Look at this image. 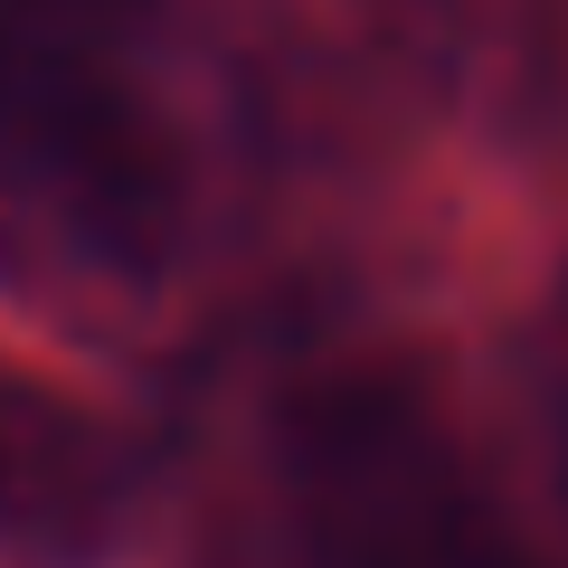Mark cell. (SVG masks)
<instances>
[{"instance_id": "2", "label": "cell", "mask_w": 568, "mask_h": 568, "mask_svg": "<svg viewBox=\"0 0 568 568\" xmlns=\"http://www.w3.org/2000/svg\"><path fill=\"white\" fill-rule=\"evenodd\" d=\"M67 0H0V181L104 265H162L181 237V152L162 114L104 77Z\"/></svg>"}, {"instance_id": "3", "label": "cell", "mask_w": 568, "mask_h": 568, "mask_svg": "<svg viewBox=\"0 0 568 568\" xmlns=\"http://www.w3.org/2000/svg\"><path fill=\"white\" fill-rule=\"evenodd\" d=\"M114 521V455L67 388L0 369V540L85 549Z\"/></svg>"}, {"instance_id": "1", "label": "cell", "mask_w": 568, "mask_h": 568, "mask_svg": "<svg viewBox=\"0 0 568 568\" xmlns=\"http://www.w3.org/2000/svg\"><path fill=\"white\" fill-rule=\"evenodd\" d=\"M275 474L313 568H540L407 361L313 369L275 417Z\"/></svg>"}, {"instance_id": "4", "label": "cell", "mask_w": 568, "mask_h": 568, "mask_svg": "<svg viewBox=\"0 0 568 568\" xmlns=\"http://www.w3.org/2000/svg\"><path fill=\"white\" fill-rule=\"evenodd\" d=\"M559 313H568V294H559Z\"/></svg>"}]
</instances>
